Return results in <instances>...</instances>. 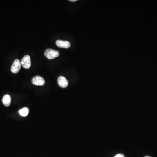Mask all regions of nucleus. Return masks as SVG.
Segmentation results:
<instances>
[{
    "mask_svg": "<svg viewBox=\"0 0 157 157\" xmlns=\"http://www.w3.org/2000/svg\"><path fill=\"white\" fill-rule=\"evenodd\" d=\"M45 55L49 59H53L59 55V53L58 51L52 49H47L45 51Z\"/></svg>",
    "mask_w": 157,
    "mask_h": 157,
    "instance_id": "nucleus-1",
    "label": "nucleus"
},
{
    "mask_svg": "<svg viewBox=\"0 0 157 157\" xmlns=\"http://www.w3.org/2000/svg\"><path fill=\"white\" fill-rule=\"evenodd\" d=\"M21 62L18 59H15L11 67V71L12 73L15 74L17 73L21 68Z\"/></svg>",
    "mask_w": 157,
    "mask_h": 157,
    "instance_id": "nucleus-2",
    "label": "nucleus"
},
{
    "mask_svg": "<svg viewBox=\"0 0 157 157\" xmlns=\"http://www.w3.org/2000/svg\"><path fill=\"white\" fill-rule=\"evenodd\" d=\"M21 64L23 68L28 69L31 66V58L29 55H26L23 57L21 61Z\"/></svg>",
    "mask_w": 157,
    "mask_h": 157,
    "instance_id": "nucleus-3",
    "label": "nucleus"
},
{
    "mask_svg": "<svg viewBox=\"0 0 157 157\" xmlns=\"http://www.w3.org/2000/svg\"><path fill=\"white\" fill-rule=\"evenodd\" d=\"M32 82L33 84L35 86H43L45 84V81L41 76H36L33 78Z\"/></svg>",
    "mask_w": 157,
    "mask_h": 157,
    "instance_id": "nucleus-4",
    "label": "nucleus"
},
{
    "mask_svg": "<svg viewBox=\"0 0 157 157\" xmlns=\"http://www.w3.org/2000/svg\"><path fill=\"white\" fill-rule=\"evenodd\" d=\"M57 82L59 86L62 88H66L68 86V81L64 76H60L58 78Z\"/></svg>",
    "mask_w": 157,
    "mask_h": 157,
    "instance_id": "nucleus-5",
    "label": "nucleus"
},
{
    "mask_svg": "<svg viewBox=\"0 0 157 157\" xmlns=\"http://www.w3.org/2000/svg\"><path fill=\"white\" fill-rule=\"evenodd\" d=\"M56 45L58 47L61 48H68L71 46V44L69 41L61 40L56 41Z\"/></svg>",
    "mask_w": 157,
    "mask_h": 157,
    "instance_id": "nucleus-6",
    "label": "nucleus"
},
{
    "mask_svg": "<svg viewBox=\"0 0 157 157\" xmlns=\"http://www.w3.org/2000/svg\"><path fill=\"white\" fill-rule=\"evenodd\" d=\"M2 102L3 104L6 107H8L10 105L11 103V98L10 95L7 94L3 97L2 99Z\"/></svg>",
    "mask_w": 157,
    "mask_h": 157,
    "instance_id": "nucleus-7",
    "label": "nucleus"
},
{
    "mask_svg": "<svg viewBox=\"0 0 157 157\" xmlns=\"http://www.w3.org/2000/svg\"><path fill=\"white\" fill-rule=\"evenodd\" d=\"M29 109L27 107H24L19 111V113L22 117H26L29 113Z\"/></svg>",
    "mask_w": 157,
    "mask_h": 157,
    "instance_id": "nucleus-8",
    "label": "nucleus"
},
{
    "mask_svg": "<svg viewBox=\"0 0 157 157\" xmlns=\"http://www.w3.org/2000/svg\"><path fill=\"white\" fill-rule=\"evenodd\" d=\"M114 157H125V156L122 154H119L115 155Z\"/></svg>",
    "mask_w": 157,
    "mask_h": 157,
    "instance_id": "nucleus-9",
    "label": "nucleus"
},
{
    "mask_svg": "<svg viewBox=\"0 0 157 157\" xmlns=\"http://www.w3.org/2000/svg\"><path fill=\"white\" fill-rule=\"evenodd\" d=\"M69 1H70V2H76V1H77V0H69Z\"/></svg>",
    "mask_w": 157,
    "mask_h": 157,
    "instance_id": "nucleus-10",
    "label": "nucleus"
},
{
    "mask_svg": "<svg viewBox=\"0 0 157 157\" xmlns=\"http://www.w3.org/2000/svg\"><path fill=\"white\" fill-rule=\"evenodd\" d=\"M145 157H150V156H145Z\"/></svg>",
    "mask_w": 157,
    "mask_h": 157,
    "instance_id": "nucleus-11",
    "label": "nucleus"
}]
</instances>
